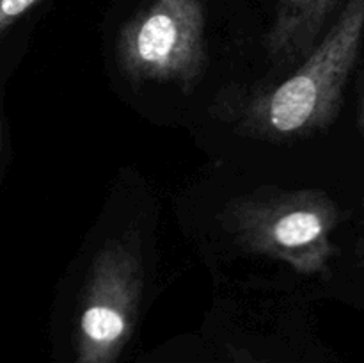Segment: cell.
Segmentation results:
<instances>
[{"label": "cell", "mask_w": 364, "mask_h": 363, "mask_svg": "<svg viewBox=\"0 0 364 363\" xmlns=\"http://www.w3.org/2000/svg\"><path fill=\"white\" fill-rule=\"evenodd\" d=\"M233 363H265V362H259V359L251 358V356L247 354H235Z\"/></svg>", "instance_id": "cell-7"}, {"label": "cell", "mask_w": 364, "mask_h": 363, "mask_svg": "<svg viewBox=\"0 0 364 363\" xmlns=\"http://www.w3.org/2000/svg\"><path fill=\"white\" fill-rule=\"evenodd\" d=\"M205 59L201 0H146L117 38V63L134 84H176L188 93Z\"/></svg>", "instance_id": "cell-4"}, {"label": "cell", "mask_w": 364, "mask_h": 363, "mask_svg": "<svg viewBox=\"0 0 364 363\" xmlns=\"http://www.w3.org/2000/svg\"><path fill=\"white\" fill-rule=\"evenodd\" d=\"M361 255H363V258H364V233H363V241H361Z\"/></svg>", "instance_id": "cell-9"}, {"label": "cell", "mask_w": 364, "mask_h": 363, "mask_svg": "<svg viewBox=\"0 0 364 363\" xmlns=\"http://www.w3.org/2000/svg\"><path fill=\"white\" fill-rule=\"evenodd\" d=\"M144 287L141 237L130 230L92 258L75 322V363H116L130 340Z\"/></svg>", "instance_id": "cell-3"}, {"label": "cell", "mask_w": 364, "mask_h": 363, "mask_svg": "<svg viewBox=\"0 0 364 363\" xmlns=\"http://www.w3.org/2000/svg\"><path fill=\"white\" fill-rule=\"evenodd\" d=\"M340 0H277L276 20L267 36L270 57L281 66L308 56Z\"/></svg>", "instance_id": "cell-5"}, {"label": "cell", "mask_w": 364, "mask_h": 363, "mask_svg": "<svg viewBox=\"0 0 364 363\" xmlns=\"http://www.w3.org/2000/svg\"><path fill=\"white\" fill-rule=\"evenodd\" d=\"M364 0H347L331 31L281 84L255 93L240 110V127L269 139H295L329 127L358 60Z\"/></svg>", "instance_id": "cell-1"}, {"label": "cell", "mask_w": 364, "mask_h": 363, "mask_svg": "<svg viewBox=\"0 0 364 363\" xmlns=\"http://www.w3.org/2000/svg\"><path fill=\"white\" fill-rule=\"evenodd\" d=\"M340 209L315 189L259 191L233 199L226 226L242 249L288 263L301 274H322L336 253L333 231Z\"/></svg>", "instance_id": "cell-2"}, {"label": "cell", "mask_w": 364, "mask_h": 363, "mask_svg": "<svg viewBox=\"0 0 364 363\" xmlns=\"http://www.w3.org/2000/svg\"><path fill=\"white\" fill-rule=\"evenodd\" d=\"M41 0H0V36Z\"/></svg>", "instance_id": "cell-6"}, {"label": "cell", "mask_w": 364, "mask_h": 363, "mask_svg": "<svg viewBox=\"0 0 364 363\" xmlns=\"http://www.w3.org/2000/svg\"><path fill=\"white\" fill-rule=\"evenodd\" d=\"M0 148H2V127H0Z\"/></svg>", "instance_id": "cell-10"}, {"label": "cell", "mask_w": 364, "mask_h": 363, "mask_svg": "<svg viewBox=\"0 0 364 363\" xmlns=\"http://www.w3.org/2000/svg\"><path fill=\"white\" fill-rule=\"evenodd\" d=\"M359 127L364 132V91H363V98H361V107H359Z\"/></svg>", "instance_id": "cell-8"}]
</instances>
